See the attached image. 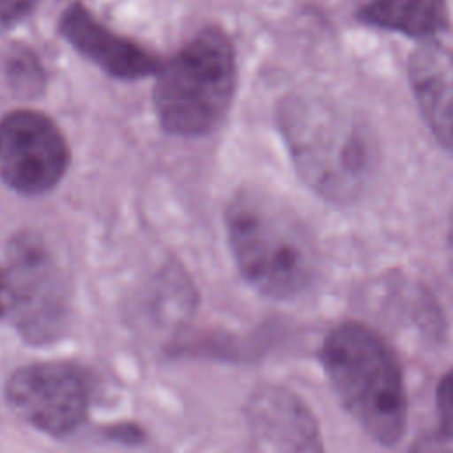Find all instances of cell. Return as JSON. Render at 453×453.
<instances>
[{
	"mask_svg": "<svg viewBox=\"0 0 453 453\" xmlns=\"http://www.w3.org/2000/svg\"><path fill=\"white\" fill-rule=\"evenodd\" d=\"M324 370L345 411L379 444L391 446L407 426V391L389 343L361 322L331 329L320 350Z\"/></svg>",
	"mask_w": 453,
	"mask_h": 453,
	"instance_id": "obj_3",
	"label": "cell"
},
{
	"mask_svg": "<svg viewBox=\"0 0 453 453\" xmlns=\"http://www.w3.org/2000/svg\"><path fill=\"white\" fill-rule=\"evenodd\" d=\"M60 30L83 57L115 78L136 80L161 69L154 53L101 25L81 4L67 7L60 19Z\"/></svg>",
	"mask_w": 453,
	"mask_h": 453,
	"instance_id": "obj_9",
	"label": "cell"
},
{
	"mask_svg": "<svg viewBox=\"0 0 453 453\" xmlns=\"http://www.w3.org/2000/svg\"><path fill=\"white\" fill-rule=\"evenodd\" d=\"M39 0H0V32L25 19Z\"/></svg>",
	"mask_w": 453,
	"mask_h": 453,
	"instance_id": "obj_14",
	"label": "cell"
},
{
	"mask_svg": "<svg viewBox=\"0 0 453 453\" xmlns=\"http://www.w3.org/2000/svg\"><path fill=\"white\" fill-rule=\"evenodd\" d=\"M69 147L57 124L32 110L0 120V179L18 193L39 195L65 173Z\"/></svg>",
	"mask_w": 453,
	"mask_h": 453,
	"instance_id": "obj_7",
	"label": "cell"
},
{
	"mask_svg": "<svg viewBox=\"0 0 453 453\" xmlns=\"http://www.w3.org/2000/svg\"><path fill=\"white\" fill-rule=\"evenodd\" d=\"M244 416L255 453H324L311 411L288 389L258 388L250 396Z\"/></svg>",
	"mask_w": 453,
	"mask_h": 453,
	"instance_id": "obj_8",
	"label": "cell"
},
{
	"mask_svg": "<svg viewBox=\"0 0 453 453\" xmlns=\"http://www.w3.org/2000/svg\"><path fill=\"white\" fill-rule=\"evenodd\" d=\"M7 308V283H5V276L0 271V315L5 311Z\"/></svg>",
	"mask_w": 453,
	"mask_h": 453,
	"instance_id": "obj_17",
	"label": "cell"
},
{
	"mask_svg": "<svg viewBox=\"0 0 453 453\" xmlns=\"http://www.w3.org/2000/svg\"><path fill=\"white\" fill-rule=\"evenodd\" d=\"M5 69L12 90L23 97H34L42 90L44 73L37 57L28 48H12L7 55Z\"/></svg>",
	"mask_w": 453,
	"mask_h": 453,
	"instance_id": "obj_12",
	"label": "cell"
},
{
	"mask_svg": "<svg viewBox=\"0 0 453 453\" xmlns=\"http://www.w3.org/2000/svg\"><path fill=\"white\" fill-rule=\"evenodd\" d=\"M278 119L294 166L315 193L347 203L366 189L377 168V143L352 108L304 90L283 99Z\"/></svg>",
	"mask_w": 453,
	"mask_h": 453,
	"instance_id": "obj_1",
	"label": "cell"
},
{
	"mask_svg": "<svg viewBox=\"0 0 453 453\" xmlns=\"http://www.w3.org/2000/svg\"><path fill=\"white\" fill-rule=\"evenodd\" d=\"M411 453H453V441L441 437L419 439Z\"/></svg>",
	"mask_w": 453,
	"mask_h": 453,
	"instance_id": "obj_15",
	"label": "cell"
},
{
	"mask_svg": "<svg viewBox=\"0 0 453 453\" xmlns=\"http://www.w3.org/2000/svg\"><path fill=\"white\" fill-rule=\"evenodd\" d=\"M5 400L25 423L48 435L65 437L87 418L92 380L76 363H30L11 373L5 382Z\"/></svg>",
	"mask_w": 453,
	"mask_h": 453,
	"instance_id": "obj_6",
	"label": "cell"
},
{
	"mask_svg": "<svg viewBox=\"0 0 453 453\" xmlns=\"http://www.w3.org/2000/svg\"><path fill=\"white\" fill-rule=\"evenodd\" d=\"M357 16L372 27L412 37L435 35L449 21L446 0H370Z\"/></svg>",
	"mask_w": 453,
	"mask_h": 453,
	"instance_id": "obj_11",
	"label": "cell"
},
{
	"mask_svg": "<svg viewBox=\"0 0 453 453\" xmlns=\"http://www.w3.org/2000/svg\"><path fill=\"white\" fill-rule=\"evenodd\" d=\"M435 402L442 434L453 441V368L441 379Z\"/></svg>",
	"mask_w": 453,
	"mask_h": 453,
	"instance_id": "obj_13",
	"label": "cell"
},
{
	"mask_svg": "<svg viewBox=\"0 0 453 453\" xmlns=\"http://www.w3.org/2000/svg\"><path fill=\"white\" fill-rule=\"evenodd\" d=\"M226 232L241 274L260 294L288 299L315 280L313 235L278 196L253 188L239 191L226 209Z\"/></svg>",
	"mask_w": 453,
	"mask_h": 453,
	"instance_id": "obj_2",
	"label": "cell"
},
{
	"mask_svg": "<svg viewBox=\"0 0 453 453\" xmlns=\"http://www.w3.org/2000/svg\"><path fill=\"white\" fill-rule=\"evenodd\" d=\"M414 99L437 142L453 154V51L425 42L409 58Z\"/></svg>",
	"mask_w": 453,
	"mask_h": 453,
	"instance_id": "obj_10",
	"label": "cell"
},
{
	"mask_svg": "<svg viewBox=\"0 0 453 453\" xmlns=\"http://www.w3.org/2000/svg\"><path fill=\"white\" fill-rule=\"evenodd\" d=\"M234 90L232 42L219 28H205L159 69L154 108L168 133L198 136L221 122Z\"/></svg>",
	"mask_w": 453,
	"mask_h": 453,
	"instance_id": "obj_4",
	"label": "cell"
},
{
	"mask_svg": "<svg viewBox=\"0 0 453 453\" xmlns=\"http://www.w3.org/2000/svg\"><path fill=\"white\" fill-rule=\"evenodd\" d=\"M7 308L25 342L46 345L64 334L69 292L53 255L34 237H19L11 246Z\"/></svg>",
	"mask_w": 453,
	"mask_h": 453,
	"instance_id": "obj_5",
	"label": "cell"
},
{
	"mask_svg": "<svg viewBox=\"0 0 453 453\" xmlns=\"http://www.w3.org/2000/svg\"><path fill=\"white\" fill-rule=\"evenodd\" d=\"M446 253H448V262L453 273V216L449 219V228H448V241H446Z\"/></svg>",
	"mask_w": 453,
	"mask_h": 453,
	"instance_id": "obj_16",
	"label": "cell"
}]
</instances>
